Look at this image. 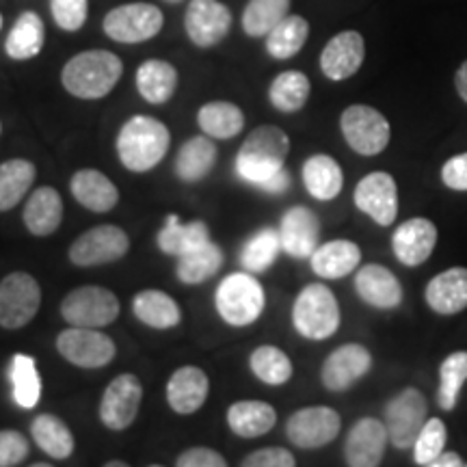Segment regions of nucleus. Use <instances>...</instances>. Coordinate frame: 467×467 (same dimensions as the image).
Masks as SVG:
<instances>
[{"instance_id": "53", "label": "nucleus", "mask_w": 467, "mask_h": 467, "mask_svg": "<svg viewBox=\"0 0 467 467\" xmlns=\"http://www.w3.org/2000/svg\"><path fill=\"white\" fill-rule=\"evenodd\" d=\"M454 87H457V93L461 96V100L467 104V61L461 63L457 74H454Z\"/></svg>"}, {"instance_id": "12", "label": "nucleus", "mask_w": 467, "mask_h": 467, "mask_svg": "<svg viewBox=\"0 0 467 467\" xmlns=\"http://www.w3.org/2000/svg\"><path fill=\"white\" fill-rule=\"evenodd\" d=\"M130 249V238L117 225H98L80 234L69 247V262L89 268L121 260Z\"/></svg>"}, {"instance_id": "46", "label": "nucleus", "mask_w": 467, "mask_h": 467, "mask_svg": "<svg viewBox=\"0 0 467 467\" xmlns=\"http://www.w3.org/2000/svg\"><path fill=\"white\" fill-rule=\"evenodd\" d=\"M446 440H448V431L443 420L440 418H431L426 420V424L420 431L416 443H413V461L416 465L422 467H431V463L440 457L446 448Z\"/></svg>"}, {"instance_id": "24", "label": "nucleus", "mask_w": 467, "mask_h": 467, "mask_svg": "<svg viewBox=\"0 0 467 467\" xmlns=\"http://www.w3.org/2000/svg\"><path fill=\"white\" fill-rule=\"evenodd\" d=\"M355 292L361 301L377 309H394L402 301L399 277L381 265H366L359 268L355 275Z\"/></svg>"}, {"instance_id": "27", "label": "nucleus", "mask_w": 467, "mask_h": 467, "mask_svg": "<svg viewBox=\"0 0 467 467\" xmlns=\"http://www.w3.org/2000/svg\"><path fill=\"white\" fill-rule=\"evenodd\" d=\"M227 424L234 435L254 440L271 433L277 424V411L265 400H238L227 409Z\"/></svg>"}, {"instance_id": "31", "label": "nucleus", "mask_w": 467, "mask_h": 467, "mask_svg": "<svg viewBox=\"0 0 467 467\" xmlns=\"http://www.w3.org/2000/svg\"><path fill=\"white\" fill-rule=\"evenodd\" d=\"M137 89L150 104H165L178 89V69L162 58H148L137 69Z\"/></svg>"}, {"instance_id": "25", "label": "nucleus", "mask_w": 467, "mask_h": 467, "mask_svg": "<svg viewBox=\"0 0 467 467\" xmlns=\"http://www.w3.org/2000/svg\"><path fill=\"white\" fill-rule=\"evenodd\" d=\"M74 200L91 213H109L119 203V191L109 175L98 169H80L69 180Z\"/></svg>"}, {"instance_id": "13", "label": "nucleus", "mask_w": 467, "mask_h": 467, "mask_svg": "<svg viewBox=\"0 0 467 467\" xmlns=\"http://www.w3.org/2000/svg\"><path fill=\"white\" fill-rule=\"evenodd\" d=\"M342 418L336 409L325 405L303 407L285 422V437L303 451H314L331 443L340 435Z\"/></svg>"}, {"instance_id": "55", "label": "nucleus", "mask_w": 467, "mask_h": 467, "mask_svg": "<svg viewBox=\"0 0 467 467\" xmlns=\"http://www.w3.org/2000/svg\"><path fill=\"white\" fill-rule=\"evenodd\" d=\"M126 463H121V461H110V463H107V467H124Z\"/></svg>"}, {"instance_id": "29", "label": "nucleus", "mask_w": 467, "mask_h": 467, "mask_svg": "<svg viewBox=\"0 0 467 467\" xmlns=\"http://www.w3.org/2000/svg\"><path fill=\"white\" fill-rule=\"evenodd\" d=\"M303 182H306V189L314 200L331 202L342 192V167L331 156L314 154L303 165Z\"/></svg>"}, {"instance_id": "34", "label": "nucleus", "mask_w": 467, "mask_h": 467, "mask_svg": "<svg viewBox=\"0 0 467 467\" xmlns=\"http://www.w3.org/2000/svg\"><path fill=\"white\" fill-rule=\"evenodd\" d=\"M46 42V28L42 17L35 11H25L16 20L14 28L7 35L5 42V52L14 58V61H28V58L37 57L44 48Z\"/></svg>"}, {"instance_id": "35", "label": "nucleus", "mask_w": 467, "mask_h": 467, "mask_svg": "<svg viewBox=\"0 0 467 467\" xmlns=\"http://www.w3.org/2000/svg\"><path fill=\"white\" fill-rule=\"evenodd\" d=\"M197 124L210 139H232L244 128V113L232 102H208L197 110Z\"/></svg>"}, {"instance_id": "48", "label": "nucleus", "mask_w": 467, "mask_h": 467, "mask_svg": "<svg viewBox=\"0 0 467 467\" xmlns=\"http://www.w3.org/2000/svg\"><path fill=\"white\" fill-rule=\"evenodd\" d=\"M26 437L17 431H0V467L20 465L28 457Z\"/></svg>"}, {"instance_id": "18", "label": "nucleus", "mask_w": 467, "mask_h": 467, "mask_svg": "<svg viewBox=\"0 0 467 467\" xmlns=\"http://www.w3.org/2000/svg\"><path fill=\"white\" fill-rule=\"evenodd\" d=\"M389 437L385 422L377 418H361L350 426L344 441V459L350 467L381 465Z\"/></svg>"}, {"instance_id": "28", "label": "nucleus", "mask_w": 467, "mask_h": 467, "mask_svg": "<svg viewBox=\"0 0 467 467\" xmlns=\"http://www.w3.org/2000/svg\"><path fill=\"white\" fill-rule=\"evenodd\" d=\"M26 230L33 236H50L58 230L63 221V200L57 189L52 186H42V189L33 191L28 197L25 213H22Z\"/></svg>"}, {"instance_id": "57", "label": "nucleus", "mask_w": 467, "mask_h": 467, "mask_svg": "<svg viewBox=\"0 0 467 467\" xmlns=\"http://www.w3.org/2000/svg\"><path fill=\"white\" fill-rule=\"evenodd\" d=\"M0 28H3V16H0Z\"/></svg>"}, {"instance_id": "17", "label": "nucleus", "mask_w": 467, "mask_h": 467, "mask_svg": "<svg viewBox=\"0 0 467 467\" xmlns=\"http://www.w3.org/2000/svg\"><path fill=\"white\" fill-rule=\"evenodd\" d=\"M372 368V355L364 344L348 342L337 347L320 368V381L329 392H347Z\"/></svg>"}, {"instance_id": "22", "label": "nucleus", "mask_w": 467, "mask_h": 467, "mask_svg": "<svg viewBox=\"0 0 467 467\" xmlns=\"http://www.w3.org/2000/svg\"><path fill=\"white\" fill-rule=\"evenodd\" d=\"M426 306L440 317H454L467 307V268L452 266L426 284Z\"/></svg>"}, {"instance_id": "51", "label": "nucleus", "mask_w": 467, "mask_h": 467, "mask_svg": "<svg viewBox=\"0 0 467 467\" xmlns=\"http://www.w3.org/2000/svg\"><path fill=\"white\" fill-rule=\"evenodd\" d=\"M441 180L448 189L467 191V151L443 162Z\"/></svg>"}, {"instance_id": "50", "label": "nucleus", "mask_w": 467, "mask_h": 467, "mask_svg": "<svg viewBox=\"0 0 467 467\" xmlns=\"http://www.w3.org/2000/svg\"><path fill=\"white\" fill-rule=\"evenodd\" d=\"M175 465L178 467H225L227 461L223 454L213 451V448L195 446L180 454L178 461H175Z\"/></svg>"}, {"instance_id": "4", "label": "nucleus", "mask_w": 467, "mask_h": 467, "mask_svg": "<svg viewBox=\"0 0 467 467\" xmlns=\"http://www.w3.org/2000/svg\"><path fill=\"white\" fill-rule=\"evenodd\" d=\"M340 306L323 284H307L292 306V325L306 340H327L340 329Z\"/></svg>"}, {"instance_id": "49", "label": "nucleus", "mask_w": 467, "mask_h": 467, "mask_svg": "<svg viewBox=\"0 0 467 467\" xmlns=\"http://www.w3.org/2000/svg\"><path fill=\"white\" fill-rule=\"evenodd\" d=\"M295 465H296L295 454L279 446L260 448V451L247 454L243 461V467H295Z\"/></svg>"}, {"instance_id": "37", "label": "nucleus", "mask_w": 467, "mask_h": 467, "mask_svg": "<svg viewBox=\"0 0 467 467\" xmlns=\"http://www.w3.org/2000/svg\"><path fill=\"white\" fill-rule=\"evenodd\" d=\"M221 265H223V251H221L219 244L208 241L202 247L180 255L175 273H178V279L182 284L195 285L208 282L210 277L217 275Z\"/></svg>"}, {"instance_id": "7", "label": "nucleus", "mask_w": 467, "mask_h": 467, "mask_svg": "<svg viewBox=\"0 0 467 467\" xmlns=\"http://www.w3.org/2000/svg\"><path fill=\"white\" fill-rule=\"evenodd\" d=\"M340 128L348 148L361 156H377L388 148L392 128L381 110L368 104H353L340 117Z\"/></svg>"}, {"instance_id": "30", "label": "nucleus", "mask_w": 467, "mask_h": 467, "mask_svg": "<svg viewBox=\"0 0 467 467\" xmlns=\"http://www.w3.org/2000/svg\"><path fill=\"white\" fill-rule=\"evenodd\" d=\"M132 312L137 320L151 329H173L182 320V309L162 290H141L132 299Z\"/></svg>"}, {"instance_id": "1", "label": "nucleus", "mask_w": 467, "mask_h": 467, "mask_svg": "<svg viewBox=\"0 0 467 467\" xmlns=\"http://www.w3.org/2000/svg\"><path fill=\"white\" fill-rule=\"evenodd\" d=\"M169 145H171V134L162 121L156 117L134 115L121 126L115 148L128 171L145 173L161 165Z\"/></svg>"}, {"instance_id": "21", "label": "nucleus", "mask_w": 467, "mask_h": 467, "mask_svg": "<svg viewBox=\"0 0 467 467\" xmlns=\"http://www.w3.org/2000/svg\"><path fill=\"white\" fill-rule=\"evenodd\" d=\"M282 249L292 258H309L318 247L320 221L314 210L295 206L285 210L279 223Z\"/></svg>"}, {"instance_id": "16", "label": "nucleus", "mask_w": 467, "mask_h": 467, "mask_svg": "<svg viewBox=\"0 0 467 467\" xmlns=\"http://www.w3.org/2000/svg\"><path fill=\"white\" fill-rule=\"evenodd\" d=\"M186 35L197 48H213L232 28V11L221 0H191L184 16Z\"/></svg>"}, {"instance_id": "39", "label": "nucleus", "mask_w": 467, "mask_h": 467, "mask_svg": "<svg viewBox=\"0 0 467 467\" xmlns=\"http://www.w3.org/2000/svg\"><path fill=\"white\" fill-rule=\"evenodd\" d=\"M35 165L31 161L14 159L0 165V213L16 208L35 182Z\"/></svg>"}, {"instance_id": "47", "label": "nucleus", "mask_w": 467, "mask_h": 467, "mask_svg": "<svg viewBox=\"0 0 467 467\" xmlns=\"http://www.w3.org/2000/svg\"><path fill=\"white\" fill-rule=\"evenodd\" d=\"M50 14L63 31H80L89 16V0H50Z\"/></svg>"}, {"instance_id": "20", "label": "nucleus", "mask_w": 467, "mask_h": 467, "mask_svg": "<svg viewBox=\"0 0 467 467\" xmlns=\"http://www.w3.org/2000/svg\"><path fill=\"white\" fill-rule=\"evenodd\" d=\"M437 244V227L433 221L413 217L396 227L392 249L396 260L405 266H420L431 258Z\"/></svg>"}, {"instance_id": "52", "label": "nucleus", "mask_w": 467, "mask_h": 467, "mask_svg": "<svg viewBox=\"0 0 467 467\" xmlns=\"http://www.w3.org/2000/svg\"><path fill=\"white\" fill-rule=\"evenodd\" d=\"M255 189L268 192V195H282L290 189V173L285 169H279L277 173H273L271 178L262 180L260 184H255Z\"/></svg>"}, {"instance_id": "32", "label": "nucleus", "mask_w": 467, "mask_h": 467, "mask_svg": "<svg viewBox=\"0 0 467 467\" xmlns=\"http://www.w3.org/2000/svg\"><path fill=\"white\" fill-rule=\"evenodd\" d=\"M217 156V145L213 143V139H208V134L206 137H192L175 156V175L182 182H200L214 169Z\"/></svg>"}, {"instance_id": "5", "label": "nucleus", "mask_w": 467, "mask_h": 467, "mask_svg": "<svg viewBox=\"0 0 467 467\" xmlns=\"http://www.w3.org/2000/svg\"><path fill=\"white\" fill-rule=\"evenodd\" d=\"M265 288L254 273H232L214 292V306L219 317L232 327H247L255 323L265 312Z\"/></svg>"}, {"instance_id": "10", "label": "nucleus", "mask_w": 467, "mask_h": 467, "mask_svg": "<svg viewBox=\"0 0 467 467\" xmlns=\"http://www.w3.org/2000/svg\"><path fill=\"white\" fill-rule=\"evenodd\" d=\"M42 285L28 273L16 271L0 282V327L22 329L37 317Z\"/></svg>"}, {"instance_id": "11", "label": "nucleus", "mask_w": 467, "mask_h": 467, "mask_svg": "<svg viewBox=\"0 0 467 467\" xmlns=\"http://www.w3.org/2000/svg\"><path fill=\"white\" fill-rule=\"evenodd\" d=\"M57 350L69 364L87 370L109 366L117 355L113 337L91 327H69L61 331L57 336Z\"/></svg>"}, {"instance_id": "36", "label": "nucleus", "mask_w": 467, "mask_h": 467, "mask_svg": "<svg viewBox=\"0 0 467 467\" xmlns=\"http://www.w3.org/2000/svg\"><path fill=\"white\" fill-rule=\"evenodd\" d=\"M31 435L35 443L52 459H67L72 457L76 441L72 431L61 418L52 416V413H42L33 420Z\"/></svg>"}, {"instance_id": "42", "label": "nucleus", "mask_w": 467, "mask_h": 467, "mask_svg": "<svg viewBox=\"0 0 467 467\" xmlns=\"http://www.w3.org/2000/svg\"><path fill=\"white\" fill-rule=\"evenodd\" d=\"M279 251H284L282 238H279V230L265 227V230L255 232L254 236L244 243L243 254H241V265L244 271L249 273H265L266 268L275 265Z\"/></svg>"}, {"instance_id": "41", "label": "nucleus", "mask_w": 467, "mask_h": 467, "mask_svg": "<svg viewBox=\"0 0 467 467\" xmlns=\"http://www.w3.org/2000/svg\"><path fill=\"white\" fill-rule=\"evenodd\" d=\"M9 379L14 385V400L20 409H33L42 399V379L31 355L16 353L11 359Z\"/></svg>"}, {"instance_id": "54", "label": "nucleus", "mask_w": 467, "mask_h": 467, "mask_svg": "<svg viewBox=\"0 0 467 467\" xmlns=\"http://www.w3.org/2000/svg\"><path fill=\"white\" fill-rule=\"evenodd\" d=\"M431 467H463V459L459 457L457 452H446L443 451L440 457H437Z\"/></svg>"}, {"instance_id": "3", "label": "nucleus", "mask_w": 467, "mask_h": 467, "mask_svg": "<svg viewBox=\"0 0 467 467\" xmlns=\"http://www.w3.org/2000/svg\"><path fill=\"white\" fill-rule=\"evenodd\" d=\"M290 154V137L279 126H258L241 145L236 156V171L244 182L255 186L271 178Z\"/></svg>"}, {"instance_id": "15", "label": "nucleus", "mask_w": 467, "mask_h": 467, "mask_svg": "<svg viewBox=\"0 0 467 467\" xmlns=\"http://www.w3.org/2000/svg\"><path fill=\"white\" fill-rule=\"evenodd\" d=\"M355 206L368 214L375 223L389 227L399 217V186L385 171H372L355 186Z\"/></svg>"}, {"instance_id": "14", "label": "nucleus", "mask_w": 467, "mask_h": 467, "mask_svg": "<svg viewBox=\"0 0 467 467\" xmlns=\"http://www.w3.org/2000/svg\"><path fill=\"white\" fill-rule=\"evenodd\" d=\"M143 400V385L137 375L126 372V375L115 377L104 389L100 400L102 424L110 431H124L130 426L139 416V407Z\"/></svg>"}, {"instance_id": "26", "label": "nucleus", "mask_w": 467, "mask_h": 467, "mask_svg": "<svg viewBox=\"0 0 467 467\" xmlns=\"http://www.w3.org/2000/svg\"><path fill=\"white\" fill-rule=\"evenodd\" d=\"M361 262V249L353 241H329L309 255L312 271L323 279H342L350 275Z\"/></svg>"}, {"instance_id": "40", "label": "nucleus", "mask_w": 467, "mask_h": 467, "mask_svg": "<svg viewBox=\"0 0 467 467\" xmlns=\"http://www.w3.org/2000/svg\"><path fill=\"white\" fill-rule=\"evenodd\" d=\"M309 37V25L301 16H285L279 25L266 35V52L277 61H285L299 55Z\"/></svg>"}, {"instance_id": "44", "label": "nucleus", "mask_w": 467, "mask_h": 467, "mask_svg": "<svg viewBox=\"0 0 467 467\" xmlns=\"http://www.w3.org/2000/svg\"><path fill=\"white\" fill-rule=\"evenodd\" d=\"M249 368L262 383L266 385H285L292 379V361L282 348L271 347H258L249 355Z\"/></svg>"}, {"instance_id": "45", "label": "nucleus", "mask_w": 467, "mask_h": 467, "mask_svg": "<svg viewBox=\"0 0 467 467\" xmlns=\"http://www.w3.org/2000/svg\"><path fill=\"white\" fill-rule=\"evenodd\" d=\"M467 381V350H457L448 355L440 366V389H437V405L443 411H452L457 407L461 388Z\"/></svg>"}, {"instance_id": "58", "label": "nucleus", "mask_w": 467, "mask_h": 467, "mask_svg": "<svg viewBox=\"0 0 467 467\" xmlns=\"http://www.w3.org/2000/svg\"><path fill=\"white\" fill-rule=\"evenodd\" d=\"M0 130H3V126H0Z\"/></svg>"}, {"instance_id": "23", "label": "nucleus", "mask_w": 467, "mask_h": 467, "mask_svg": "<svg viewBox=\"0 0 467 467\" xmlns=\"http://www.w3.org/2000/svg\"><path fill=\"white\" fill-rule=\"evenodd\" d=\"M208 375L197 366H182L173 372L167 383V402L180 416L200 411L208 399Z\"/></svg>"}, {"instance_id": "43", "label": "nucleus", "mask_w": 467, "mask_h": 467, "mask_svg": "<svg viewBox=\"0 0 467 467\" xmlns=\"http://www.w3.org/2000/svg\"><path fill=\"white\" fill-rule=\"evenodd\" d=\"M288 11L290 0H249L243 11V31L249 37H266Z\"/></svg>"}, {"instance_id": "6", "label": "nucleus", "mask_w": 467, "mask_h": 467, "mask_svg": "<svg viewBox=\"0 0 467 467\" xmlns=\"http://www.w3.org/2000/svg\"><path fill=\"white\" fill-rule=\"evenodd\" d=\"M426 420H429V400L416 388H405L385 405V429L389 443L399 451L413 448Z\"/></svg>"}, {"instance_id": "33", "label": "nucleus", "mask_w": 467, "mask_h": 467, "mask_svg": "<svg viewBox=\"0 0 467 467\" xmlns=\"http://www.w3.org/2000/svg\"><path fill=\"white\" fill-rule=\"evenodd\" d=\"M210 241V230L203 221H191V223H180L178 214H169L165 221V227L159 232V249L167 255H180L189 254V251L202 247Z\"/></svg>"}, {"instance_id": "8", "label": "nucleus", "mask_w": 467, "mask_h": 467, "mask_svg": "<svg viewBox=\"0 0 467 467\" xmlns=\"http://www.w3.org/2000/svg\"><path fill=\"white\" fill-rule=\"evenodd\" d=\"M61 317L72 327L102 329L119 317V299L102 285H80L61 301Z\"/></svg>"}, {"instance_id": "9", "label": "nucleus", "mask_w": 467, "mask_h": 467, "mask_svg": "<svg viewBox=\"0 0 467 467\" xmlns=\"http://www.w3.org/2000/svg\"><path fill=\"white\" fill-rule=\"evenodd\" d=\"M162 11L150 3H126L104 16L102 28L113 42L141 44L161 33Z\"/></svg>"}, {"instance_id": "56", "label": "nucleus", "mask_w": 467, "mask_h": 467, "mask_svg": "<svg viewBox=\"0 0 467 467\" xmlns=\"http://www.w3.org/2000/svg\"><path fill=\"white\" fill-rule=\"evenodd\" d=\"M165 3H171V5H178V3H182V0H165Z\"/></svg>"}, {"instance_id": "38", "label": "nucleus", "mask_w": 467, "mask_h": 467, "mask_svg": "<svg viewBox=\"0 0 467 467\" xmlns=\"http://www.w3.org/2000/svg\"><path fill=\"white\" fill-rule=\"evenodd\" d=\"M312 93L309 78L299 69H288L282 72L268 87V100L279 113H296L306 107Z\"/></svg>"}, {"instance_id": "19", "label": "nucleus", "mask_w": 467, "mask_h": 467, "mask_svg": "<svg viewBox=\"0 0 467 467\" xmlns=\"http://www.w3.org/2000/svg\"><path fill=\"white\" fill-rule=\"evenodd\" d=\"M366 42L358 31H342L329 39L320 55V69L329 80H347L364 66Z\"/></svg>"}, {"instance_id": "2", "label": "nucleus", "mask_w": 467, "mask_h": 467, "mask_svg": "<svg viewBox=\"0 0 467 467\" xmlns=\"http://www.w3.org/2000/svg\"><path fill=\"white\" fill-rule=\"evenodd\" d=\"M124 74L121 58L109 50H85L61 69V85L80 100H102Z\"/></svg>"}]
</instances>
